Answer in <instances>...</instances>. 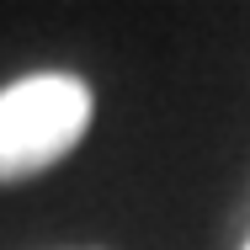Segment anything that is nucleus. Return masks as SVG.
I'll use <instances>...</instances> for the list:
<instances>
[{"instance_id":"1","label":"nucleus","mask_w":250,"mask_h":250,"mask_svg":"<svg viewBox=\"0 0 250 250\" xmlns=\"http://www.w3.org/2000/svg\"><path fill=\"white\" fill-rule=\"evenodd\" d=\"M96 96L69 69H32L0 91V187L43 176L80 149Z\"/></svg>"},{"instance_id":"2","label":"nucleus","mask_w":250,"mask_h":250,"mask_svg":"<svg viewBox=\"0 0 250 250\" xmlns=\"http://www.w3.org/2000/svg\"><path fill=\"white\" fill-rule=\"evenodd\" d=\"M240 250H250V240H245V245H240Z\"/></svg>"}]
</instances>
